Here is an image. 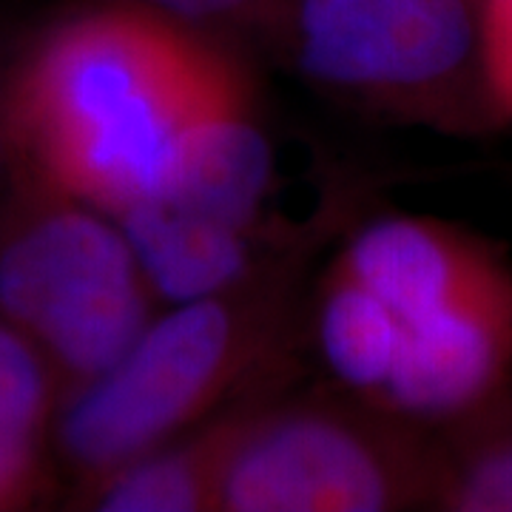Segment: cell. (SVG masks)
<instances>
[{
    "label": "cell",
    "instance_id": "16",
    "mask_svg": "<svg viewBox=\"0 0 512 512\" xmlns=\"http://www.w3.org/2000/svg\"><path fill=\"white\" fill-rule=\"evenodd\" d=\"M12 134H9V117H6V100L0 97V180H3V171H6V160H9V151H12Z\"/></svg>",
    "mask_w": 512,
    "mask_h": 512
},
{
    "label": "cell",
    "instance_id": "14",
    "mask_svg": "<svg viewBox=\"0 0 512 512\" xmlns=\"http://www.w3.org/2000/svg\"><path fill=\"white\" fill-rule=\"evenodd\" d=\"M478 55L487 89L512 117V0H487L478 26Z\"/></svg>",
    "mask_w": 512,
    "mask_h": 512
},
{
    "label": "cell",
    "instance_id": "6",
    "mask_svg": "<svg viewBox=\"0 0 512 512\" xmlns=\"http://www.w3.org/2000/svg\"><path fill=\"white\" fill-rule=\"evenodd\" d=\"M271 154L251 114L242 72L222 55L143 200L245 231L268 185Z\"/></svg>",
    "mask_w": 512,
    "mask_h": 512
},
{
    "label": "cell",
    "instance_id": "15",
    "mask_svg": "<svg viewBox=\"0 0 512 512\" xmlns=\"http://www.w3.org/2000/svg\"><path fill=\"white\" fill-rule=\"evenodd\" d=\"M168 12L188 15V18H208V15H222L228 9L239 6L242 0H157Z\"/></svg>",
    "mask_w": 512,
    "mask_h": 512
},
{
    "label": "cell",
    "instance_id": "10",
    "mask_svg": "<svg viewBox=\"0 0 512 512\" xmlns=\"http://www.w3.org/2000/svg\"><path fill=\"white\" fill-rule=\"evenodd\" d=\"M242 424H222L163 456L134 458L92 481V501L106 512L220 510L222 476Z\"/></svg>",
    "mask_w": 512,
    "mask_h": 512
},
{
    "label": "cell",
    "instance_id": "17",
    "mask_svg": "<svg viewBox=\"0 0 512 512\" xmlns=\"http://www.w3.org/2000/svg\"><path fill=\"white\" fill-rule=\"evenodd\" d=\"M0 510H9V504H6V495L0 490Z\"/></svg>",
    "mask_w": 512,
    "mask_h": 512
},
{
    "label": "cell",
    "instance_id": "8",
    "mask_svg": "<svg viewBox=\"0 0 512 512\" xmlns=\"http://www.w3.org/2000/svg\"><path fill=\"white\" fill-rule=\"evenodd\" d=\"M339 268L376 293L404 325L450 308L504 274L473 239L430 220H384L353 239Z\"/></svg>",
    "mask_w": 512,
    "mask_h": 512
},
{
    "label": "cell",
    "instance_id": "5",
    "mask_svg": "<svg viewBox=\"0 0 512 512\" xmlns=\"http://www.w3.org/2000/svg\"><path fill=\"white\" fill-rule=\"evenodd\" d=\"M476 23L464 0H305V69L359 89H427L467 63Z\"/></svg>",
    "mask_w": 512,
    "mask_h": 512
},
{
    "label": "cell",
    "instance_id": "9",
    "mask_svg": "<svg viewBox=\"0 0 512 512\" xmlns=\"http://www.w3.org/2000/svg\"><path fill=\"white\" fill-rule=\"evenodd\" d=\"M123 234L146 279L177 302L225 291L245 268V231L202 220L160 200H140L120 214Z\"/></svg>",
    "mask_w": 512,
    "mask_h": 512
},
{
    "label": "cell",
    "instance_id": "4",
    "mask_svg": "<svg viewBox=\"0 0 512 512\" xmlns=\"http://www.w3.org/2000/svg\"><path fill=\"white\" fill-rule=\"evenodd\" d=\"M399 501V473L382 447L330 416L248 424L222 476L220 510L373 512Z\"/></svg>",
    "mask_w": 512,
    "mask_h": 512
},
{
    "label": "cell",
    "instance_id": "1",
    "mask_svg": "<svg viewBox=\"0 0 512 512\" xmlns=\"http://www.w3.org/2000/svg\"><path fill=\"white\" fill-rule=\"evenodd\" d=\"M220 57L148 12L103 9L66 20L3 94L12 146L37 185L120 217L160 183Z\"/></svg>",
    "mask_w": 512,
    "mask_h": 512
},
{
    "label": "cell",
    "instance_id": "7",
    "mask_svg": "<svg viewBox=\"0 0 512 512\" xmlns=\"http://www.w3.org/2000/svg\"><path fill=\"white\" fill-rule=\"evenodd\" d=\"M512 365L507 271L450 308L404 325L387 402L416 416H450L487 399Z\"/></svg>",
    "mask_w": 512,
    "mask_h": 512
},
{
    "label": "cell",
    "instance_id": "2",
    "mask_svg": "<svg viewBox=\"0 0 512 512\" xmlns=\"http://www.w3.org/2000/svg\"><path fill=\"white\" fill-rule=\"evenodd\" d=\"M0 316L74 390L117 365L148 328L146 274L126 234L92 205L37 185L0 225Z\"/></svg>",
    "mask_w": 512,
    "mask_h": 512
},
{
    "label": "cell",
    "instance_id": "12",
    "mask_svg": "<svg viewBox=\"0 0 512 512\" xmlns=\"http://www.w3.org/2000/svg\"><path fill=\"white\" fill-rule=\"evenodd\" d=\"M319 330L330 367L353 387L382 393L399 356L402 322L339 265L322 299Z\"/></svg>",
    "mask_w": 512,
    "mask_h": 512
},
{
    "label": "cell",
    "instance_id": "3",
    "mask_svg": "<svg viewBox=\"0 0 512 512\" xmlns=\"http://www.w3.org/2000/svg\"><path fill=\"white\" fill-rule=\"evenodd\" d=\"M242 342L237 313L217 296L183 302L103 376L74 387L57 424L60 453L92 481L151 453L231 382Z\"/></svg>",
    "mask_w": 512,
    "mask_h": 512
},
{
    "label": "cell",
    "instance_id": "13",
    "mask_svg": "<svg viewBox=\"0 0 512 512\" xmlns=\"http://www.w3.org/2000/svg\"><path fill=\"white\" fill-rule=\"evenodd\" d=\"M447 498L456 510L512 512V430L470 458Z\"/></svg>",
    "mask_w": 512,
    "mask_h": 512
},
{
    "label": "cell",
    "instance_id": "11",
    "mask_svg": "<svg viewBox=\"0 0 512 512\" xmlns=\"http://www.w3.org/2000/svg\"><path fill=\"white\" fill-rule=\"evenodd\" d=\"M57 373L35 342L0 316V487L12 507L40 481V441L55 413Z\"/></svg>",
    "mask_w": 512,
    "mask_h": 512
}]
</instances>
